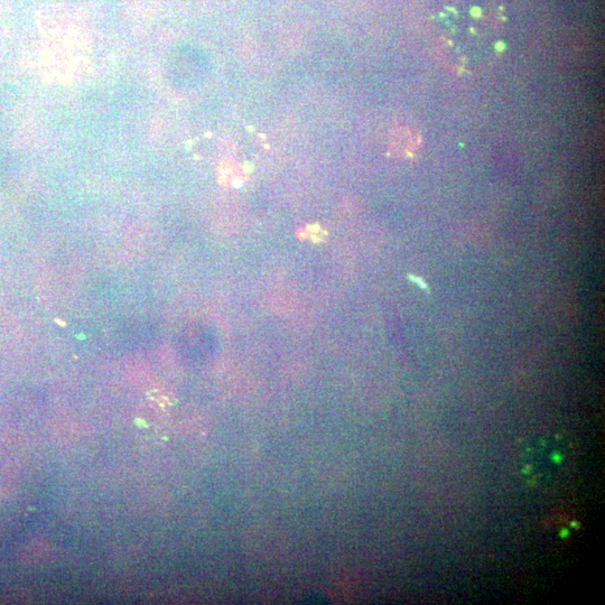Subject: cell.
I'll use <instances>...</instances> for the list:
<instances>
[{
	"label": "cell",
	"mask_w": 605,
	"mask_h": 605,
	"mask_svg": "<svg viewBox=\"0 0 605 605\" xmlns=\"http://www.w3.org/2000/svg\"><path fill=\"white\" fill-rule=\"evenodd\" d=\"M469 24L464 30L449 24L446 31L437 36L436 51L449 68L459 73L482 72L495 64L506 50V42L496 24Z\"/></svg>",
	"instance_id": "1"
}]
</instances>
